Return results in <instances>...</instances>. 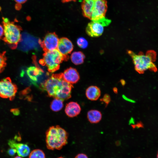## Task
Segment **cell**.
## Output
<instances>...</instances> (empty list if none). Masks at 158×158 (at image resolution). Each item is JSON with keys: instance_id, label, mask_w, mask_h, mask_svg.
<instances>
[{"instance_id": "cell-2", "label": "cell", "mask_w": 158, "mask_h": 158, "mask_svg": "<svg viewBox=\"0 0 158 158\" xmlns=\"http://www.w3.org/2000/svg\"><path fill=\"white\" fill-rule=\"evenodd\" d=\"M107 0H83L81 8L83 16L91 21H98L107 26L110 21L106 20L107 9Z\"/></svg>"}, {"instance_id": "cell-14", "label": "cell", "mask_w": 158, "mask_h": 158, "mask_svg": "<svg viewBox=\"0 0 158 158\" xmlns=\"http://www.w3.org/2000/svg\"><path fill=\"white\" fill-rule=\"evenodd\" d=\"M81 110V107L79 104L76 102H71L66 104L65 111L68 117H73L78 115Z\"/></svg>"}, {"instance_id": "cell-9", "label": "cell", "mask_w": 158, "mask_h": 158, "mask_svg": "<svg viewBox=\"0 0 158 158\" xmlns=\"http://www.w3.org/2000/svg\"><path fill=\"white\" fill-rule=\"evenodd\" d=\"M104 25L101 22L91 21L87 25L86 28L87 34L92 37H99L103 34Z\"/></svg>"}, {"instance_id": "cell-17", "label": "cell", "mask_w": 158, "mask_h": 158, "mask_svg": "<svg viewBox=\"0 0 158 158\" xmlns=\"http://www.w3.org/2000/svg\"><path fill=\"white\" fill-rule=\"evenodd\" d=\"M85 58L84 54L80 51L74 52L71 56L72 62L76 65L82 64L84 62Z\"/></svg>"}, {"instance_id": "cell-16", "label": "cell", "mask_w": 158, "mask_h": 158, "mask_svg": "<svg viewBox=\"0 0 158 158\" xmlns=\"http://www.w3.org/2000/svg\"><path fill=\"white\" fill-rule=\"evenodd\" d=\"M87 116L89 121L92 123H96L101 120L102 115L101 112L97 110H91L87 113Z\"/></svg>"}, {"instance_id": "cell-3", "label": "cell", "mask_w": 158, "mask_h": 158, "mask_svg": "<svg viewBox=\"0 0 158 158\" xmlns=\"http://www.w3.org/2000/svg\"><path fill=\"white\" fill-rule=\"evenodd\" d=\"M128 54L133 60L135 70L140 74H143L147 70L156 72L157 68L154 62L157 54L152 50L147 51L145 54L142 52L136 54L132 51L128 50Z\"/></svg>"}, {"instance_id": "cell-37", "label": "cell", "mask_w": 158, "mask_h": 158, "mask_svg": "<svg viewBox=\"0 0 158 158\" xmlns=\"http://www.w3.org/2000/svg\"><path fill=\"white\" fill-rule=\"evenodd\" d=\"M1 10V7L0 6V11Z\"/></svg>"}, {"instance_id": "cell-38", "label": "cell", "mask_w": 158, "mask_h": 158, "mask_svg": "<svg viewBox=\"0 0 158 158\" xmlns=\"http://www.w3.org/2000/svg\"><path fill=\"white\" fill-rule=\"evenodd\" d=\"M140 158V157H138V158Z\"/></svg>"}, {"instance_id": "cell-21", "label": "cell", "mask_w": 158, "mask_h": 158, "mask_svg": "<svg viewBox=\"0 0 158 158\" xmlns=\"http://www.w3.org/2000/svg\"><path fill=\"white\" fill-rule=\"evenodd\" d=\"M77 43L80 47L83 49L86 48L88 45L87 41L83 37L78 38L77 40Z\"/></svg>"}, {"instance_id": "cell-1", "label": "cell", "mask_w": 158, "mask_h": 158, "mask_svg": "<svg viewBox=\"0 0 158 158\" xmlns=\"http://www.w3.org/2000/svg\"><path fill=\"white\" fill-rule=\"evenodd\" d=\"M73 85L64 80L62 73L53 74L41 85L42 89L46 91L50 97L63 101L70 98Z\"/></svg>"}, {"instance_id": "cell-32", "label": "cell", "mask_w": 158, "mask_h": 158, "mask_svg": "<svg viewBox=\"0 0 158 158\" xmlns=\"http://www.w3.org/2000/svg\"><path fill=\"white\" fill-rule=\"evenodd\" d=\"M62 0V2L64 3V2H69V1H75L76 0Z\"/></svg>"}, {"instance_id": "cell-31", "label": "cell", "mask_w": 158, "mask_h": 158, "mask_svg": "<svg viewBox=\"0 0 158 158\" xmlns=\"http://www.w3.org/2000/svg\"><path fill=\"white\" fill-rule=\"evenodd\" d=\"M113 91L114 93L116 94H117L118 93V89L117 88L114 87L113 89Z\"/></svg>"}, {"instance_id": "cell-13", "label": "cell", "mask_w": 158, "mask_h": 158, "mask_svg": "<svg viewBox=\"0 0 158 158\" xmlns=\"http://www.w3.org/2000/svg\"><path fill=\"white\" fill-rule=\"evenodd\" d=\"M26 72L30 81L34 85L37 84L38 78L42 75L43 73V71L36 66L28 67Z\"/></svg>"}, {"instance_id": "cell-26", "label": "cell", "mask_w": 158, "mask_h": 158, "mask_svg": "<svg viewBox=\"0 0 158 158\" xmlns=\"http://www.w3.org/2000/svg\"><path fill=\"white\" fill-rule=\"evenodd\" d=\"M4 31L3 26L0 24V40L4 36Z\"/></svg>"}, {"instance_id": "cell-25", "label": "cell", "mask_w": 158, "mask_h": 158, "mask_svg": "<svg viewBox=\"0 0 158 158\" xmlns=\"http://www.w3.org/2000/svg\"><path fill=\"white\" fill-rule=\"evenodd\" d=\"M75 158H88L87 156L84 153H80L77 155Z\"/></svg>"}, {"instance_id": "cell-10", "label": "cell", "mask_w": 158, "mask_h": 158, "mask_svg": "<svg viewBox=\"0 0 158 158\" xmlns=\"http://www.w3.org/2000/svg\"><path fill=\"white\" fill-rule=\"evenodd\" d=\"M73 45L71 42L66 37H62L59 40L57 49L63 56L69 58L68 54L73 50Z\"/></svg>"}, {"instance_id": "cell-18", "label": "cell", "mask_w": 158, "mask_h": 158, "mask_svg": "<svg viewBox=\"0 0 158 158\" xmlns=\"http://www.w3.org/2000/svg\"><path fill=\"white\" fill-rule=\"evenodd\" d=\"M63 101L59 99L55 98L51 102L50 104L51 109L54 111H58L63 108Z\"/></svg>"}, {"instance_id": "cell-20", "label": "cell", "mask_w": 158, "mask_h": 158, "mask_svg": "<svg viewBox=\"0 0 158 158\" xmlns=\"http://www.w3.org/2000/svg\"><path fill=\"white\" fill-rule=\"evenodd\" d=\"M7 60L6 51L0 53V74L3 72L6 66Z\"/></svg>"}, {"instance_id": "cell-8", "label": "cell", "mask_w": 158, "mask_h": 158, "mask_svg": "<svg viewBox=\"0 0 158 158\" xmlns=\"http://www.w3.org/2000/svg\"><path fill=\"white\" fill-rule=\"evenodd\" d=\"M59 39L55 32L47 34L42 40H39L38 43L44 52L57 49Z\"/></svg>"}, {"instance_id": "cell-28", "label": "cell", "mask_w": 158, "mask_h": 158, "mask_svg": "<svg viewBox=\"0 0 158 158\" xmlns=\"http://www.w3.org/2000/svg\"><path fill=\"white\" fill-rule=\"evenodd\" d=\"M21 4L17 3L15 6V8L17 10H20L21 8Z\"/></svg>"}, {"instance_id": "cell-11", "label": "cell", "mask_w": 158, "mask_h": 158, "mask_svg": "<svg viewBox=\"0 0 158 158\" xmlns=\"http://www.w3.org/2000/svg\"><path fill=\"white\" fill-rule=\"evenodd\" d=\"M11 148L15 149L19 156L25 157L29 155L30 149L28 146L25 144L17 143L15 140H10L8 143Z\"/></svg>"}, {"instance_id": "cell-19", "label": "cell", "mask_w": 158, "mask_h": 158, "mask_svg": "<svg viewBox=\"0 0 158 158\" xmlns=\"http://www.w3.org/2000/svg\"><path fill=\"white\" fill-rule=\"evenodd\" d=\"M45 155L44 152L39 149L33 150L30 153L29 158H45Z\"/></svg>"}, {"instance_id": "cell-36", "label": "cell", "mask_w": 158, "mask_h": 158, "mask_svg": "<svg viewBox=\"0 0 158 158\" xmlns=\"http://www.w3.org/2000/svg\"><path fill=\"white\" fill-rule=\"evenodd\" d=\"M58 158H64L62 157H58Z\"/></svg>"}, {"instance_id": "cell-12", "label": "cell", "mask_w": 158, "mask_h": 158, "mask_svg": "<svg viewBox=\"0 0 158 158\" xmlns=\"http://www.w3.org/2000/svg\"><path fill=\"white\" fill-rule=\"evenodd\" d=\"M62 73L63 79L71 84L77 83L79 80V74L75 68L70 67Z\"/></svg>"}, {"instance_id": "cell-24", "label": "cell", "mask_w": 158, "mask_h": 158, "mask_svg": "<svg viewBox=\"0 0 158 158\" xmlns=\"http://www.w3.org/2000/svg\"><path fill=\"white\" fill-rule=\"evenodd\" d=\"M10 111L14 115H18L20 113V111L18 108L12 109Z\"/></svg>"}, {"instance_id": "cell-34", "label": "cell", "mask_w": 158, "mask_h": 158, "mask_svg": "<svg viewBox=\"0 0 158 158\" xmlns=\"http://www.w3.org/2000/svg\"><path fill=\"white\" fill-rule=\"evenodd\" d=\"M14 158H22L21 157L19 156H17L16 157Z\"/></svg>"}, {"instance_id": "cell-22", "label": "cell", "mask_w": 158, "mask_h": 158, "mask_svg": "<svg viewBox=\"0 0 158 158\" xmlns=\"http://www.w3.org/2000/svg\"><path fill=\"white\" fill-rule=\"evenodd\" d=\"M111 99L110 96L108 94H105L103 97L100 99V101L104 103L107 107L111 101Z\"/></svg>"}, {"instance_id": "cell-35", "label": "cell", "mask_w": 158, "mask_h": 158, "mask_svg": "<svg viewBox=\"0 0 158 158\" xmlns=\"http://www.w3.org/2000/svg\"><path fill=\"white\" fill-rule=\"evenodd\" d=\"M157 158H158V152L157 155Z\"/></svg>"}, {"instance_id": "cell-4", "label": "cell", "mask_w": 158, "mask_h": 158, "mask_svg": "<svg viewBox=\"0 0 158 158\" xmlns=\"http://www.w3.org/2000/svg\"><path fill=\"white\" fill-rule=\"evenodd\" d=\"M4 34L2 40L12 49H16L21 40V27L10 21L6 18H2Z\"/></svg>"}, {"instance_id": "cell-15", "label": "cell", "mask_w": 158, "mask_h": 158, "mask_svg": "<svg viewBox=\"0 0 158 158\" xmlns=\"http://www.w3.org/2000/svg\"><path fill=\"white\" fill-rule=\"evenodd\" d=\"M101 93L100 89L99 87L96 86L92 85L86 89L85 95L88 99L96 101L99 98Z\"/></svg>"}, {"instance_id": "cell-30", "label": "cell", "mask_w": 158, "mask_h": 158, "mask_svg": "<svg viewBox=\"0 0 158 158\" xmlns=\"http://www.w3.org/2000/svg\"><path fill=\"white\" fill-rule=\"evenodd\" d=\"M123 97L124 99H125V100L126 101H129L132 102H135L134 101L130 99H129L128 98H127L124 95H123Z\"/></svg>"}, {"instance_id": "cell-27", "label": "cell", "mask_w": 158, "mask_h": 158, "mask_svg": "<svg viewBox=\"0 0 158 158\" xmlns=\"http://www.w3.org/2000/svg\"><path fill=\"white\" fill-rule=\"evenodd\" d=\"M131 126L133 128H136L142 127L143 125L141 122H138L136 124L132 125Z\"/></svg>"}, {"instance_id": "cell-23", "label": "cell", "mask_w": 158, "mask_h": 158, "mask_svg": "<svg viewBox=\"0 0 158 158\" xmlns=\"http://www.w3.org/2000/svg\"><path fill=\"white\" fill-rule=\"evenodd\" d=\"M17 152L16 150L14 148H11L7 151V153L9 155L13 156Z\"/></svg>"}, {"instance_id": "cell-6", "label": "cell", "mask_w": 158, "mask_h": 158, "mask_svg": "<svg viewBox=\"0 0 158 158\" xmlns=\"http://www.w3.org/2000/svg\"><path fill=\"white\" fill-rule=\"evenodd\" d=\"M43 58L40 61V63L45 66L50 73L58 70L60 64L63 61H67L69 58L63 55L57 49L44 52Z\"/></svg>"}, {"instance_id": "cell-29", "label": "cell", "mask_w": 158, "mask_h": 158, "mask_svg": "<svg viewBox=\"0 0 158 158\" xmlns=\"http://www.w3.org/2000/svg\"><path fill=\"white\" fill-rule=\"evenodd\" d=\"M14 1L17 3L21 4L25 3L27 0H14Z\"/></svg>"}, {"instance_id": "cell-7", "label": "cell", "mask_w": 158, "mask_h": 158, "mask_svg": "<svg viewBox=\"0 0 158 158\" xmlns=\"http://www.w3.org/2000/svg\"><path fill=\"white\" fill-rule=\"evenodd\" d=\"M17 90L16 85L12 82L10 77L0 80V97L8 98L12 101L14 99Z\"/></svg>"}, {"instance_id": "cell-33", "label": "cell", "mask_w": 158, "mask_h": 158, "mask_svg": "<svg viewBox=\"0 0 158 158\" xmlns=\"http://www.w3.org/2000/svg\"><path fill=\"white\" fill-rule=\"evenodd\" d=\"M121 83L123 86H124L125 84V82L123 80H121Z\"/></svg>"}, {"instance_id": "cell-5", "label": "cell", "mask_w": 158, "mask_h": 158, "mask_svg": "<svg viewBox=\"0 0 158 158\" xmlns=\"http://www.w3.org/2000/svg\"><path fill=\"white\" fill-rule=\"evenodd\" d=\"M68 134L59 126L50 127L46 133V142L49 150H60L67 143Z\"/></svg>"}]
</instances>
